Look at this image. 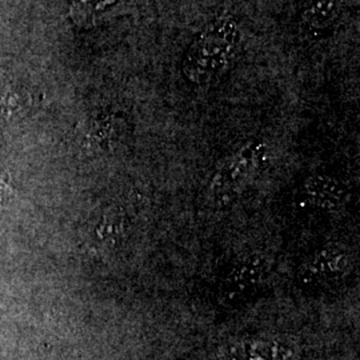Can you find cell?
Listing matches in <instances>:
<instances>
[{
	"instance_id": "1",
	"label": "cell",
	"mask_w": 360,
	"mask_h": 360,
	"mask_svg": "<svg viewBox=\"0 0 360 360\" xmlns=\"http://www.w3.org/2000/svg\"><path fill=\"white\" fill-rule=\"evenodd\" d=\"M239 41L240 34L233 19H215L193 40L183 59L184 75L198 84L224 75L238 58Z\"/></svg>"
},
{
	"instance_id": "2",
	"label": "cell",
	"mask_w": 360,
	"mask_h": 360,
	"mask_svg": "<svg viewBox=\"0 0 360 360\" xmlns=\"http://www.w3.org/2000/svg\"><path fill=\"white\" fill-rule=\"evenodd\" d=\"M295 355V348L281 339H257L226 346L220 360H288Z\"/></svg>"
},
{
	"instance_id": "3",
	"label": "cell",
	"mask_w": 360,
	"mask_h": 360,
	"mask_svg": "<svg viewBox=\"0 0 360 360\" xmlns=\"http://www.w3.org/2000/svg\"><path fill=\"white\" fill-rule=\"evenodd\" d=\"M304 191L312 205L324 210H335L346 200L347 191L342 181L326 176L314 175L306 180Z\"/></svg>"
},
{
	"instance_id": "4",
	"label": "cell",
	"mask_w": 360,
	"mask_h": 360,
	"mask_svg": "<svg viewBox=\"0 0 360 360\" xmlns=\"http://www.w3.org/2000/svg\"><path fill=\"white\" fill-rule=\"evenodd\" d=\"M348 257L334 248L322 251L303 267L302 278L309 282H321L345 275L348 270Z\"/></svg>"
},
{
	"instance_id": "5",
	"label": "cell",
	"mask_w": 360,
	"mask_h": 360,
	"mask_svg": "<svg viewBox=\"0 0 360 360\" xmlns=\"http://www.w3.org/2000/svg\"><path fill=\"white\" fill-rule=\"evenodd\" d=\"M342 0H304L302 22L312 32H323L334 26L340 15Z\"/></svg>"
},
{
	"instance_id": "6",
	"label": "cell",
	"mask_w": 360,
	"mask_h": 360,
	"mask_svg": "<svg viewBox=\"0 0 360 360\" xmlns=\"http://www.w3.org/2000/svg\"><path fill=\"white\" fill-rule=\"evenodd\" d=\"M263 272L264 266L259 259L247 260L235 267L230 275H227L223 290L229 295H239L240 292H245L247 288L259 283Z\"/></svg>"
},
{
	"instance_id": "7",
	"label": "cell",
	"mask_w": 360,
	"mask_h": 360,
	"mask_svg": "<svg viewBox=\"0 0 360 360\" xmlns=\"http://www.w3.org/2000/svg\"><path fill=\"white\" fill-rule=\"evenodd\" d=\"M117 0H77L74 1L70 15L77 26L91 27L103 15L108 7Z\"/></svg>"
}]
</instances>
